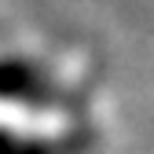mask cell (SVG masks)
Returning a JSON list of instances; mask_svg holds the SVG:
<instances>
[{"label": "cell", "instance_id": "1", "mask_svg": "<svg viewBox=\"0 0 154 154\" xmlns=\"http://www.w3.org/2000/svg\"><path fill=\"white\" fill-rule=\"evenodd\" d=\"M37 85V73L29 66H0V95H29V88Z\"/></svg>", "mask_w": 154, "mask_h": 154}]
</instances>
